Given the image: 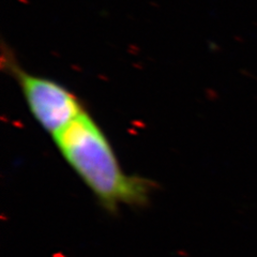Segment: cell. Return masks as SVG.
<instances>
[{"mask_svg": "<svg viewBox=\"0 0 257 257\" xmlns=\"http://www.w3.org/2000/svg\"><path fill=\"white\" fill-rule=\"evenodd\" d=\"M53 138L64 160L106 210L148 203L154 183L124 173L106 135L88 112Z\"/></svg>", "mask_w": 257, "mask_h": 257, "instance_id": "obj_1", "label": "cell"}, {"mask_svg": "<svg viewBox=\"0 0 257 257\" xmlns=\"http://www.w3.org/2000/svg\"><path fill=\"white\" fill-rule=\"evenodd\" d=\"M2 68L20 86L32 116L53 136L86 111L78 96L66 86L24 70L15 53L5 42L2 45Z\"/></svg>", "mask_w": 257, "mask_h": 257, "instance_id": "obj_2", "label": "cell"}]
</instances>
